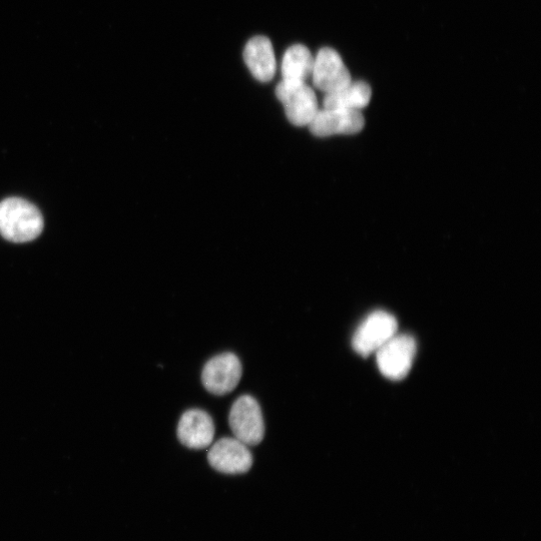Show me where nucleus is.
<instances>
[{
  "instance_id": "obj_1",
  "label": "nucleus",
  "mask_w": 541,
  "mask_h": 541,
  "mask_svg": "<svg viewBox=\"0 0 541 541\" xmlns=\"http://www.w3.org/2000/svg\"><path fill=\"white\" fill-rule=\"evenodd\" d=\"M41 211L21 198H9L0 203V234L14 243L37 239L44 230Z\"/></svg>"
},
{
  "instance_id": "obj_2",
  "label": "nucleus",
  "mask_w": 541,
  "mask_h": 541,
  "mask_svg": "<svg viewBox=\"0 0 541 541\" xmlns=\"http://www.w3.org/2000/svg\"><path fill=\"white\" fill-rule=\"evenodd\" d=\"M229 424L235 438L247 446L260 444L265 435V423L261 407L250 395L238 398L230 411Z\"/></svg>"
},
{
  "instance_id": "obj_3",
  "label": "nucleus",
  "mask_w": 541,
  "mask_h": 541,
  "mask_svg": "<svg viewBox=\"0 0 541 541\" xmlns=\"http://www.w3.org/2000/svg\"><path fill=\"white\" fill-rule=\"evenodd\" d=\"M396 318L385 311L371 313L357 328L352 346L363 357L376 353L386 342L397 334Z\"/></svg>"
},
{
  "instance_id": "obj_4",
  "label": "nucleus",
  "mask_w": 541,
  "mask_h": 541,
  "mask_svg": "<svg viewBox=\"0 0 541 541\" xmlns=\"http://www.w3.org/2000/svg\"><path fill=\"white\" fill-rule=\"evenodd\" d=\"M416 350V341L411 335H394L376 352L380 372L391 380L405 378L413 365Z\"/></svg>"
},
{
  "instance_id": "obj_5",
  "label": "nucleus",
  "mask_w": 541,
  "mask_h": 541,
  "mask_svg": "<svg viewBox=\"0 0 541 541\" xmlns=\"http://www.w3.org/2000/svg\"><path fill=\"white\" fill-rule=\"evenodd\" d=\"M286 116L297 127L309 126L319 111L314 91L306 83L282 81L276 90Z\"/></svg>"
},
{
  "instance_id": "obj_6",
  "label": "nucleus",
  "mask_w": 541,
  "mask_h": 541,
  "mask_svg": "<svg viewBox=\"0 0 541 541\" xmlns=\"http://www.w3.org/2000/svg\"><path fill=\"white\" fill-rule=\"evenodd\" d=\"M242 374L240 359L234 353L227 352L207 362L202 372V382L210 393L222 396L235 390Z\"/></svg>"
},
{
  "instance_id": "obj_7",
  "label": "nucleus",
  "mask_w": 541,
  "mask_h": 541,
  "mask_svg": "<svg viewBox=\"0 0 541 541\" xmlns=\"http://www.w3.org/2000/svg\"><path fill=\"white\" fill-rule=\"evenodd\" d=\"M314 86L325 95L335 93L352 83L351 75L341 57L332 49H322L312 70Z\"/></svg>"
},
{
  "instance_id": "obj_8",
  "label": "nucleus",
  "mask_w": 541,
  "mask_h": 541,
  "mask_svg": "<svg viewBox=\"0 0 541 541\" xmlns=\"http://www.w3.org/2000/svg\"><path fill=\"white\" fill-rule=\"evenodd\" d=\"M208 461L217 471L225 474L248 472L253 465L249 446L237 438L226 437L218 440L208 452Z\"/></svg>"
},
{
  "instance_id": "obj_9",
  "label": "nucleus",
  "mask_w": 541,
  "mask_h": 541,
  "mask_svg": "<svg viewBox=\"0 0 541 541\" xmlns=\"http://www.w3.org/2000/svg\"><path fill=\"white\" fill-rule=\"evenodd\" d=\"M365 126L361 111L325 109L319 110L308 126L311 133L319 138L335 135H355Z\"/></svg>"
},
{
  "instance_id": "obj_10",
  "label": "nucleus",
  "mask_w": 541,
  "mask_h": 541,
  "mask_svg": "<svg viewBox=\"0 0 541 541\" xmlns=\"http://www.w3.org/2000/svg\"><path fill=\"white\" fill-rule=\"evenodd\" d=\"M178 438L186 447L204 449L209 447L215 436L212 417L200 409H192L183 414L178 425Z\"/></svg>"
},
{
  "instance_id": "obj_11",
  "label": "nucleus",
  "mask_w": 541,
  "mask_h": 541,
  "mask_svg": "<svg viewBox=\"0 0 541 541\" xmlns=\"http://www.w3.org/2000/svg\"><path fill=\"white\" fill-rule=\"evenodd\" d=\"M245 63L252 75L260 82L273 80L276 74V58L271 41L265 37L250 40L244 51Z\"/></svg>"
},
{
  "instance_id": "obj_12",
  "label": "nucleus",
  "mask_w": 541,
  "mask_h": 541,
  "mask_svg": "<svg viewBox=\"0 0 541 541\" xmlns=\"http://www.w3.org/2000/svg\"><path fill=\"white\" fill-rule=\"evenodd\" d=\"M371 97V88L366 83H351L335 93L325 95L323 104L325 109L361 111L369 105Z\"/></svg>"
},
{
  "instance_id": "obj_13",
  "label": "nucleus",
  "mask_w": 541,
  "mask_h": 541,
  "mask_svg": "<svg viewBox=\"0 0 541 541\" xmlns=\"http://www.w3.org/2000/svg\"><path fill=\"white\" fill-rule=\"evenodd\" d=\"M314 58L305 46L295 45L287 50L282 61L283 81L306 83L311 77Z\"/></svg>"
}]
</instances>
